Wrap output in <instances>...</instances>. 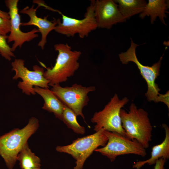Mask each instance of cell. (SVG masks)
Returning a JSON list of instances; mask_svg holds the SVG:
<instances>
[{"label": "cell", "instance_id": "obj_1", "mask_svg": "<svg viewBox=\"0 0 169 169\" xmlns=\"http://www.w3.org/2000/svg\"><path fill=\"white\" fill-rule=\"evenodd\" d=\"M131 44L127 51L119 54L120 60L123 64H126L129 62L135 63L140 70V74L146 81L147 85V90L145 96L149 101L155 102H162L169 108V91L164 94H160L161 90L156 80L160 75V68L163 55L159 60L151 66L144 65L141 64L138 59L136 54V47L139 45L135 43L131 38Z\"/></svg>", "mask_w": 169, "mask_h": 169}, {"label": "cell", "instance_id": "obj_2", "mask_svg": "<svg viewBox=\"0 0 169 169\" xmlns=\"http://www.w3.org/2000/svg\"><path fill=\"white\" fill-rule=\"evenodd\" d=\"M120 115L126 136L135 140L146 149L151 141L153 130L148 112L132 103L128 112L121 109Z\"/></svg>", "mask_w": 169, "mask_h": 169}, {"label": "cell", "instance_id": "obj_3", "mask_svg": "<svg viewBox=\"0 0 169 169\" xmlns=\"http://www.w3.org/2000/svg\"><path fill=\"white\" fill-rule=\"evenodd\" d=\"M39 127L38 120L33 117L22 128H15L0 136V156L9 169H13L18 153Z\"/></svg>", "mask_w": 169, "mask_h": 169}, {"label": "cell", "instance_id": "obj_4", "mask_svg": "<svg viewBox=\"0 0 169 169\" xmlns=\"http://www.w3.org/2000/svg\"><path fill=\"white\" fill-rule=\"evenodd\" d=\"M54 47L58 53L56 62L52 67L46 68L44 74L50 86L65 82L74 75L79 67L78 60L81 54L80 51H72L67 43L56 44Z\"/></svg>", "mask_w": 169, "mask_h": 169}, {"label": "cell", "instance_id": "obj_5", "mask_svg": "<svg viewBox=\"0 0 169 169\" xmlns=\"http://www.w3.org/2000/svg\"><path fill=\"white\" fill-rule=\"evenodd\" d=\"M104 130L101 129L93 134L78 138L71 144L64 146H57L56 150L59 152L69 154L76 160L74 169H82L84 162L100 146H104L108 141Z\"/></svg>", "mask_w": 169, "mask_h": 169}, {"label": "cell", "instance_id": "obj_6", "mask_svg": "<svg viewBox=\"0 0 169 169\" xmlns=\"http://www.w3.org/2000/svg\"><path fill=\"white\" fill-rule=\"evenodd\" d=\"M128 101L126 97L120 100L118 95L115 94L102 110L94 113L91 119L92 123L95 124L94 130L97 132L103 129L125 136L122 126L120 112L121 109Z\"/></svg>", "mask_w": 169, "mask_h": 169}, {"label": "cell", "instance_id": "obj_7", "mask_svg": "<svg viewBox=\"0 0 169 169\" xmlns=\"http://www.w3.org/2000/svg\"><path fill=\"white\" fill-rule=\"evenodd\" d=\"M104 132L108 138L107 142L104 146L94 151L106 156L111 162L122 155L133 154L142 157L146 155V149L137 141L115 132L104 130Z\"/></svg>", "mask_w": 169, "mask_h": 169}, {"label": "cell", "instance_id": "obj_8", "mask_svg": "<svg viewBox=\"0 0 169 169\" xmlns=\"http://www.w3.org/2000/svg\"><path fill=\"white\" fill-rule=\"evenodd\" d=\"M90 1V6L86 8L84 18L77 19L61 13L62 22L59 18L56 19L57 25L54 30L67 37H74L76 34H78L81 38L87 37L90 32L98 28L94 12L95 0Z\"/></svg>", "mask_w": 169, "mask_h": 169}, {"label": "cell", "instance_id": "obj_9", "mask_svg": "<svg viewBox=\"0 0 169 169\" xmlns=\"http://www.w3.org/2000/svg\"><path fill=\"white\" fill-rule=\"evenodd\" d=\"M51 86L50 90L57 97L64 105L72 110L77 116H80L85 122L82 110L90 100L88 93L95 91V87H86L77 84H74L70 87H62L59 84Z\"/></svg>", "mask_w": 169, "mask_h": 169}, {"label": "cell", "instance_id": "obj_10", "mask_svg": "<svg viewBox=\"0 0 169 169\" xmlns=\"http://www.w3.org/2000/svg\"><path fill=\"white\" fill-rule=\"evenodd\" d=\"M24 61L22 59H15L11 63L12 70L15 73L13 79H21L22 81L18 82V86L22 92L27 95H35L33 86L49 88V81L44 76V69L36 65L33 67V71H30L24 66Z\"/></svg>", "mask_w": 169, "mask_h": 169}, {"label": "cell", "instance_id": "obj_11", "mask_svg": "<svg viewBox=\"0 0 169 169\" xmlns=\"http://www.w3.org/2000/svg\"><path fill=\"white\" fill-rule=\"evenodd\" d=\"M18 0H6L5 3L8 8V13L10 20V34L8 36V43L11 42L14 43L11 48L13 52L19 47L21 48L25 42H28L38 37L36 33L39 32L38 29L34 28L31 31L24 32L20 28L21 25L20 16L18 13Z\"/></svg>", "mask_w": 169, "mask_h": 169}, {"label": "cell", "instance_id": "obj_12", "mask_svg": "<svg viewBox=\"0 0 169 169\" xmlns=\"http://www.w3.org/2000/svg\"><path fill=\"white\" fill-rule=\"evenodd\" d=\"M94 15L98 28L110 29L126 19L120 13L118 4L113 0H95Z\"/></svg>", "mask_w": 169, "mask_h": 169}, {"label": "cell", "instance_id": "obj_13", "mask_svg": "<svg viewBox=\"0 0 169 169\" xmlns=\"http://www.w3.org/2000/svg\"><path fill=\"white\" fill-rule=\"evenodd\" d=\"M38 7L34 8V5L30 8L26 6L20 11V13L27 15L30 18L28 21L21 23L20 25L22 26L33 25L38 28V29L41 35V39L38 43V46L43 50L47 43V36L51 31L54 30L57 25V22L56 19L55 18L54 19L53 21H49L47 19V16L44 17L43 18L38 17L36 15V11Z\"/></svg>", "mask_w": 169, "mask_h": 169}, {"label": "cell", "instance_id": "obj_14", "mask_svg": "<svg viewBox=\"0 0 169 169\" xmlns=\"http://www.w3.org/2000/svg\"><path fill=\"white\" fill-rule=\"evenodd\" d=\"M165 130V136L161 143L152 147L150 158L145 161H139L132 166L133 168L140 169L145 164L149 165L155 164L159 159L162 158L167 160L169 158V128L165 124L162 125Z\"/></svg>", "mask_w": 169, "mask_h": 169}, {"label": "cell", "instance_id": "obj_15", "mask_svg": "<svg viewBox=\"0 0 169 169\" xmlns=\"http://www.w3.org/2000/svg\"><path fill=\"white\" fill-rule=\"evenodd\" d=\"M33 89L35 92L40 95L44 100L42 109L53 113L55 117L62 120L65 105L49 88L35 86Z\"/></svg>", "mask_w": 169, "mask_h": 169}, {"label": "cell", "instance_id": "obj_16", "mask_svg": "<svg viewBox=\"0 0 169 169\" xmlns=\"http://www.w3.org/2000/svg\"><path fill=\"white\" fill-rule=\"evenodd\" d=\"M169 8V1L165 0H149L139 17L143 19L146 16H150V22L153 24L158 17L161 23L166 25L164 20L167 17L166 13Z\"/></svg>", "mask_w": 169, "mask_h": 169}, {"label": "cell", "instance_id": "obj_17", "mask_svg": "<svg viewBox=\"0 0 169 169\" xmlns=\"http://www.w3.org/2000/svg\"><path fill=\"white\" fill-rule=\"evenodd\" d=\"M118 5L119 10L126 19L141 13L144 9L147 2L145 0H114Z\"/></svg>", "mask_w": 169, "mask_h": 169}, {"label": "cell", "instance_id": "obj_18", "mask_svg": "<svg viewBox=\"0 0 169 169\" xmlns=\"http://www.w3.org/2000/svg\"><path fill=\"white\" fill-rule=\"evenodd\" d=\"M17 160L19 161L21 169L40 168L41 166L40 158L32 152L28 143L18 153Z\"/></svg>", "mask_w": 169, "mask_h": 169}, {"label": "cell", "instance_id": "obj_19", "mask_svg": "<svg viewBox=\"0 0 169 169\" xmlns=\"http://www.w3.org/2000/svg\"><path fill=\"white\" fill-rule=\"evenodd\" d=\"M77 116L70 108L64 105L62 114V121L69 128L77 134H84L85 128L80 125L76 119Z\"/></svg>", "mask_w": 169, "mask_h": 169}, {"label": "cell", "instance_id": "obj_20", "mask_svg": "<svg viewBox=\"0 0 169 169\" xmlns=\"http://www.w3.org/2000/svg\"><path fill=\"white\" fill-rule=\"evenodd\" d=\"M8 38L7 35H0V54L6 60L10 61L11 57L15 56L11 48L7 43Z\"/></svg>", "mask_w": 169, "mask_h": 169}, {"label": "cell", "instance_id": "obj_21", "mask_svg": "<svg viewBox=\"0 0 169 169\" xmlns=\"http://www.w3.org/2000/svg\"><path fill=\"white\" fill-rule=\"evenodd\" d=\"M10 19H4L0 16V35H6L10 29Z\"/></svg>", "mask_w": 169, "mask_h": 169}, {"label": "cell", "instance_id": "obj_22", "mask_svg": "<svg viewBox=\"0 0 169 169\" xmlns=\"http://www.w3.org/2000/svg\"><path fill=\"white\" fill-rule=\"evenodd\" d=\"M166 160L162 158L158 160L155 164L154 169H164V166Z\"/></svg>", "mask_w": 169, "mask_h": 169}, {"label": "cell", "instance_id": "obj_23", "mask_svg": "<svg viewBox=\"0 0 169 169\" xmlns=\"http://www.w3.org/2000/svg\"><path fill=\"white\" fill-rule=\"evenodd\" d=\"M0 16L4 19H10V16L8 12L0 10Z\"/></svg>", "mask_w": 169, "mask_h": 169}, {"label": "cell", "instance_id": "obj_24", "mask_svg": "<svg viewBox=\"0 0 169 169\" xmlns=\"http://www.w3.org/2000/svg\"><path fill=\"white\" fill-rule=\"evenodd\" d=\"M21 169H41L40 167V168H27Z\"/></svg>", "mask_w": 169, "mask_h": 169}]
</instances>
